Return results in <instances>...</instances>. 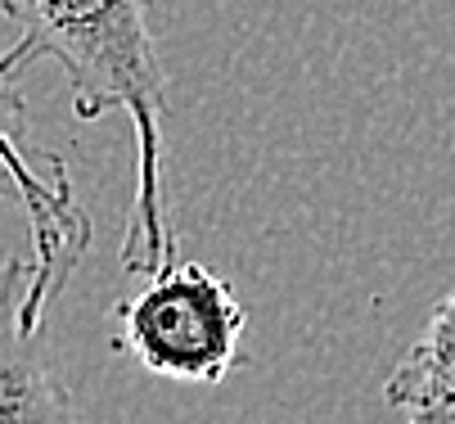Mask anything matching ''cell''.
<instances>
[{
    "instance_id": "1",
    "label": "cell",
    "mask_w": 455,
    "mask_h": 424,
    "mask_svg": "<svg viewBox=\"0 0 455 424\" xmlns=\"http://www.w3.org/2000/svg\"><path fill=\"white\" fill-rule=\"evenodd\" d=\"M14 41L0 50V82H19L50 59L82 123L126 113L136 132V190L122 235L126 276H154L176 258L163 186L167 64L158 54L149 0H0Z\"/></svg>"
},
{
    "instance_id": "2",
    "label": "cell",
    "mask_w": 455,
    "mask_h": 424,
    "mask_svg": "<svg viewBox=\"0 0 455 424\" xmlns=\"http://www.w3.org/2000/svg\"><path fill=\"white\" fill-rule=\"evenodd\" d=\"M117 348L158 380L221 384L243 366L248 312L230 280L204 262H167L117 308Z\"/></svg>"
},
{
    "instance_id": "3",
    "label": "cell",
    "mask_w": 455,
    "mask_h": 424,
    "mask_svg": "<svg viewBox=\"0 0 455 424\" xmlns=\"http://www.w3.org/2000/svg\"><path fill=\"white\" fill-rule=\"evenodd\" d=\"M0 208H19L28 217L32 258L19 316L23 330H45L50 308L91 253L95 226L77 204L63 158L28 140V100L14 82H0Z\"/></svg>"
},
{
    "instance_id": "4",
    "label": "cell",
    "mask_w": 455,
    "mask_h": 424,
    "mask_svg": "<svg viewBox=\"0 0 455 424\" xmlns=\"http://www.w3.org/2000/svg\"><path fill=\"white\" fill-rule=\"evenodd\" d=\"M28 258L0 267V424H82L59 366L41 348V330H23Z\"/></svg>"
},
{
    "instance_id": "5",
    "label": "cell",
    "mask_w": 455,
    "mask_h": 424,
    "mask_svg": "<svg viewBox=\"0 0 455 424\" xmlns=\"http://www.w3.org/2000/svg\"><path fill=\"white\" fill-rule=\"evenodd\" d=\"M451 298H437L433 312L419 330V339L406 348L397 371L383 384V402L402 411V424H455V402H451Z\"/></svg>"
}]
</instances>
